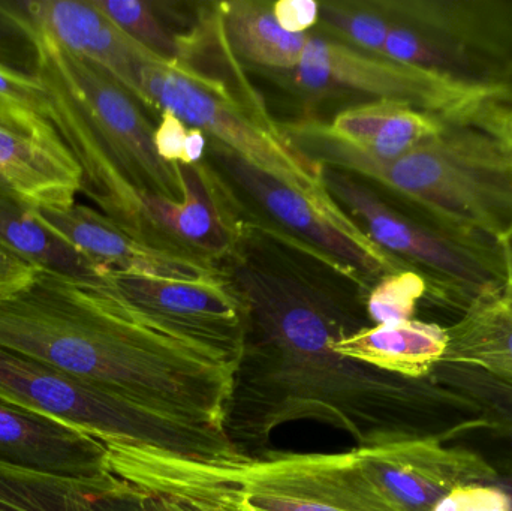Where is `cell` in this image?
<instances>
[{
	"mask_svg": "<svg viewBox=\"0 0 512 511\" xmlns=\"http://www.w3.org/2000/svg\"><path fill=\"white\" fill-rule=\"evenodd\" d=\"M297 243L251 224L225 275L246 308L225 432L239 449H264L276 429L312 420L346 432L357 449L427 437L441 392L334 351L367 326L366 294L342 288L295 257ZM358 288V287H355Z\"/></svg>",
	"mask_w": 512,
	"mask_h": 511,
	"instance_id": "cell-1",
	"label": "cell"
},
{
	"mask_svg": "<svg viewBox=\"0 0 512 511\" xmlns=\"http://www.w3.org/2000/svg\"><path fill=\"white\" fill-rule=\"evenodd\" d=\"M0 348L176 419L222 428L236 366L111 284L39 270L0 297Z\"/></svg>",
	"mask_w": 512,
	"mask_h": 511,
	"instance_id": "cell-2",
	"label": "cell"
},
{
	"mask_svg": "<svg viewBox=\"0 0 512 511\" xmlns=\"http://www.w3.org/2000/svg\"><path fill=\"white\" fill-rule=\"evenodd\" d=\"M33 29L36 77L50 98V122L80 167V192L119 227L149 240L144 203L149 197L183 200L180 164L159 158L155 126L131 92L101 66Z\"/></svg>",
	"mask_w": 512,
	"mask_h": 511,
	"instance_id": "cell-3",
	"label": "cell"
},
{
	"mask_svg": "<svg viewBox=\"0 0 512 511\" xmlns=\"http://www.w3.org/2000/svg\"><path fill=\"white\" fill-rule=\"evenodd\" d=\"M313 164L370 179L426 210L442 230L504 248L512 236V159L472 123L451 122L430 140L391 161L342 143L315 119L279 123Z\"/></svg>",
	"mask_w": 512,
	"mask_h": 511,
	"instance_id": "cell-4",
	"label": "cell"
},
{
	"mask_svg": "<svg viewBox=\"0 0 512 511\" xmlns=\"http://www.w3.org/2000/svg\"><path fill=\"white\" fill-rule=\"evenodd\" d=\"M0 401L56 417L102 443L198 464L248 461L224 429L176 419L0 348Z\"/></svg>",
	"mask_w": 512,
	"mask_h": 511,
	"instance_id": "cell-5",
	"label": "cell"
},
{
	"mask_svg": "<svg viewBox=\"0 0 512 511\" xmlns=\"http://www.w3.org/2000/svg\"><path fill=\"white\" fill-rule=\"evenodd\" d=\"M140 99L143 107L173 111L289 188L327 194L321 165L292 146L243 69L218 75L182 60L149 63L141 68Z\"/></svg>",
	"mask_w": 512,
	"mask_h": 511,
	"instance_id": "cell-6",
	"label": "cell"
},
{
	"mask_svg": "<svg viewBox=\"0 0 512 511\" xmlns=\"http://www.w3.org/2000/svg\"><path fill=\"white\" fill-rule=\"evenodd\" d=\"M282 86L310 99L360 95L406 102L451 122H468L489 99L510 84L468 83L378 54L366 53L330 36L309 33L294 69L270 74Z\"/></svg>",
	"mask_w": 512,
	"mask_h": 511,
	"instance_id": "cell-7",
	"label": "cell"
},
{
	"mask_svg": "<svg viewBox=\"0 0 512 511\" xmlns=\"http://www.w3.org/2000/svg\"><path fill=\"white\" fill-rule=\"evenodd\" d=\"M336 203L388 254L418 270L435 293H453L468 305L484 288L504 279V249L469 242L442 228L421 224L385 203L357 177L321 167Z\"/></svg>",
	"mask_w": 512,
	"mask_h": 511,
	"instance_id": "cell-8",
	"label": "cell"
},
{
	"mask_svg": "<svg viewBox=\"0 0 512 511\" xmlns=\"http://www.w3.org/2000/svg\"><path fill=\"white\" fill-rule=\"evenodd\" d=\"M210 150L225 177L277 225V231L318 255L366 293L379 279L408 267L379 248L330 192L303 194L216 141Z\"/></svg>",
	"mask_w": 512,
	"mask_h": 511,
	"instance_id": "cell-9",
	"label": "cell"
},
{
	"mask_svg": "<svg viewBox=\"0 0 512 511\" xmlns=\"http://www.w3.org/2000/svg\"><path fill=\"white\" fill-rule=\"evenodd\" d=\"M236 489L249 511H394L346 453L268 452L242 464H198Z\"/></svg>",
	"mask_w": 512,
	"mask_h": 511,
	"instance_id": "cell-10",
	"label": "cell"
},
{
	"mask_svg": "<svg viewBox=\"0 0 512 511\" xmlns=\"http://www.w3.org/2000/svg\"><path fill=\"white\" fill-rule=\"evenodd\" d=\"M354 450L361 470L394 511H433L459 486L499 479L483 456L445 446L442 435L402 438Z\"/></svg>",
	"mask_w": 512,
	"mask_h": 511,
	"instance_id": "cell-11",
	"label": "cell"
},
{
	"mask_svg": "<svg viewBox=\"0 0 512 511\" xmlns=\"http://www.w3.org/2000/svg\"><path fill=\"white\" fill-rule=\"evenodd\" d=\"M182 201L149 197L144 203L150 242L209 263L225 261L245 233L249 219L240 218L230 189L209 165L180 164Z\"/></svg>",
	"mask_w": 512,
	"mask_h": 511,
	"instance_id": "cell-12",
	"label": "cell"
},
{
	"mask_svg": "<svg viewBox=\"0 0 512 511\" xmlns=\"http://www.w3.org/2000/svg\"><path fill=\"white\" fill-rule=\"evenodd\" d=\"M36 212L45 224L107 273L198 281L222 272L218 264L141 239L84 204Z\"/></svg>",
	"mask_w": 512,
	"mask_h": 511,
	"instance_id": "cell-13",
	"label": "cell"
},
{
	"mask_svg": "<svg viewBox=\"0 0 512 511\" xmlns=\"http://www.w3.org/2000/svg\"><path fill=\"white\" fill-rule=\"evenodd\" d=\"M0 176L36 209L75 204L81 171L53 123L38 114L0 108Z\"/></svg>",
	"mask_w": 512,
	"mask_h": 511,
	"instance_id": "cell-14",
	"label": "cell"
},
{
	"mask_svg": "<svg viewBox=\"0 0 512 511\" xmlns=\"http://www.w3.org/2000/svg\"><path fill=\"white\" fill-rule=\"evenodd\" d=\"M36 29L65 50L96 63L138 101L140 72L149 63L165 62L126 35L93 0H17Z\"/></svg>",
	"mask_w": 512,
	"mask_h": 511,
	"instance_id": "cell-15",
	"label": "cell"
},
{
	"mask_svg": "<svg viewBox=\"0 0 512 511\" xmlns=\"http://www.w3.org/2000/svg\"><path fill=\"white\" fill-rule=\"evenodd\" d=\"M393 21L444 36L471 57L487 80L512 78V2L483 0H379Z\"/></svg>",
	"mask_w": 512,
	"mask_h": 511,
	"instance_id": "cell-16",
	"label": "cell"
},
{
	"mask_svg": "<svg viewBox=\"0 0 512 511\" xmlns=\"http://www.w3.org/2000/svg\"><path fill=\"white\" fill-rule=\"evenodd\" d=\"M0 461L53 476L111 473L104 443L56 417L0 401Z\"/></svg>",
	"mask_w": 512,
	"mask_h": 511,
	"instance_id": "cell-17",
	"label": "cell"
},
{
	"mask_svg": "<svg viewBox=\"0 0 512 511\" xmlns=\"http://www.w3.org/2000/svg\"><path fill=\"white\" fill-rule=\"evenodd\" d=\"M104 446L111 473L143 492V511H249L233 486L210 479L197 462Z\"/></svg>",
	"mask_w": 512,
	"mask_h": 511,
	"instance_id": "cell-18",
	"label": "cell"
},
{
	"mask_svg": "<svg viewBox=\"0 0 512 511\" xmlns=\"http://www.w3.org/2000/svg\"><path fill=\"white\" fill-rule=\"evenodd\" d=\"M0 511H143V492L113 473L74 479L0 461Z\"/></svg>",
	"mask_w": 512,
	"mask_h": 511,
	"instance_id": "cell-19",
	"label": "cell"
},
{
	"mask_svg": "<svg viewBox=\"0 0 512 511\" xmlns=\"http://www.w3.org/2000/svg\"><path fill=\"white\" fill-rule=\"evenodd\" d=\"M447 333L441 365L477 369L512 386V266L508 261L504 279L480 291Z\"/></svg>",
	"mask_w": 512,
	"mask_h": 511,
	"instance_id": "cell-20",
	"label": "cell"
},
{
	"mask_svg": "<svg viewBox=\"0 0 512 511\" xmlns=\"http://www.w3.org/2000/svg\"><path fill=\"white\" fill-rule=\"evenodd\" d=\"M447 119L406 102L375 99L340 111L327 129L334 138L381 161H391L438 135Z\"/></svg>",
	"mask_w": 512,
	"mask_h": 511,
	"instance_id": "cell-21",
	"label": "cell"
},
{
	"mask_svg": "<svg viewBox=\"0 0 512 511\" xmlns=\"http://www.w3.org/2000/svg\"><path fill=\"white\" fill-rule=\"evenodd\" d=\"M447 327L420 320L364 327L333 345L336 353L378 371L424 380L441 365L447 351Z\"/></svg>",
	"mask_w": 512,
	"mask_h": 511,
	"instance_id": "cell-22",
	"label": "cell"
},
{
	"mask_svg": "<svg viewBox=\"0 0 512 511\" xmlns=\"http://www.w3.org/2000/svg\"><path fill=\"white\" fill-rule=\"evenodd\" d=\"M0 245L26 263L56 275L96 284L110 281V273L87 260L39 218L36 207L18 197L0 195Z\"/></svg>",
	"mask_w": 512,
	"mask_h": 511,
	"instance_id": "cell-23",
	"label": "cell"
},
{
	"mask_svg": "<svg viewBox=\"0 0 512 511\" xmlns=\"http://www.w3.org/2000/svg\"><path fill=\"white\" fill-rule=\"evenodd\" d=\"M225 38L240 62L273 74L289 71L300 62L309 33L297 35L280 27L273 3L233 0L218 3Z\"/></svg>",
	"mask_w": 512,
	"mask_h": 511,
	"instance_id": "cell-24",
	"label": "cell"
},
{
	"mask_svg": "<svg viewBox=\"0 0 512 511\" xmlns=\"http://www.w3.org/2000/svg\"><path fill=\"white\" fill-rule=\"evenodd\" d=\"M319 24L330 33V38L382 56L393 20L379 0H340L319 2Z\"/></svg>",
	"mask_w": 512,
	"mask_h": 511,
	"instance_id": "cell-25",
	"label": "cell"
},
{
	"mask_svg": "<svg viewBox=\"0 0 512 511\" xmlns=\"http://www.w3.org/2000/svg\"><path fill=\"white\" fill-rule=\"evenodd\" d=\"M126 35L143 45L165 62H176L182 56L183 33L170 29L162 17L161 5L146 0H93Z\"/></svg>",
	"mask_w": 512,
	"mask_h": 511,
	"instance_id": "cell-26",
	"label": "cell"
},
{
	"mask_svg": "<svg viewBox=\"0 0 512 511\" xmlns=\"http://www.w3.org/2000/svg\"><path fill=\"white\" fill-rule=\"evenodd\" d=\"M427 291L429 281L411 267L384 276L370 288L364 300L367 318L375 326L414 320L418 302Z\"/></svg>",
	"mask_w": 512,
	"mask_h": 511,
	"instance_id": "cell-27",
	"label": "cell"
},
{
	"mask_svg": "<svg viewBox=\"0 0 512 511\" xmlns=\"http://www.w3.org/2000/svg\"><path fill=\"white\" fill-rule=\"evenodd\" d=\"M0 66L36 77L39 48L35 29L17 0H0Z\"/></svg>",
	"mask_w": 512,
	"mask_h": 511,
	"instance_id": "cell-28",
	"label": "cell"
},
{
	"mask_svg": "<svg viewBox=\"0 0 512 511\" xmlns=\"http://www.w3.org/2000/svg\"><path fill=\"white\" fill-rule=\"evenodd\" d=\"M0 108L27 111L50 120V98L38 77L0 66Z\"/></svg>",
	"mask_w": 512,
	"mask_h": 511,
	"instance_id": "cell-29",
	"label": "cell"
},
{
	"mask_svg": "<svg viewBox=\"0 0 512 511\" xmlns=\"http://www.w3.org/2000/svg\"><path fill=\"white\" fill-rule=\"evenodd\" d=\"M433 511H510V498L496 483H472L453 489Z\"/></svg>",
	"mask_w": 512,
	"mask_h": 511,
	"instance_id": "cell-30",
	"label": "cell"
},
{
	"mask_svg": "<svg viewBox=\"0 0 512 511\" xmlns=\"http://www.w3.org/2000/svg\"><path fill=\"white\" fill-rule=\"evenodd\" d=\"M477 128L499 141L512 159V89L489 99L471 119Z\"/></svg>",
	"mask_w": 512,
	"mask_h": 511,
	"instance_id": "cell-31",
	"label": "cell"
},
{
	"mask_svg": "<svg viewBox=\"0 0 512 511\" xmlns=\"http://www.w3.org/2000/svg\"><path fill=\"white\" fill-rule=\"evenodd\" d=\"M189 129L191 128L173 111H161V122L155 128L153 143L162 161L167 164H182Z\"/></svg>",
	"mask_w": 512,
	"mask_h": 511,
	"instance_id": "cell-32",
	"label": "cell"
},
{
	"mask_svg": "<svg viewBox=\"0 0 512 511\" xmlns=\"http://www.w3.org/2000/svg\"><path fill=\"white\" fill-rule=\"evenodd\" d=\"M277 23L289 33L304 35L319 24V2L315 0H277L273 3Z\"/></svg>",
	"mask_w": 512,
	"mask_h": 511,
	"instance_id": "cell-33",
	"label": "cell"
},
{
	"mask_svg": "<svg viewBox=\"0 0 512 511\" xmlns=\"http://www.w3.org/2000/svg\"><path fill=\"white\" fill-rule=\"evenodd\" d=\"M39 270L0 245V297L23 290L33 282Z\"/></svg>",
	"mask_w": 512,
	"mask_h": 511,
	"instance_id": "cell-34",
	"label": "cell"
},
{
	"mask_svg": "<svg viewBox=\"0 0 512 511\" xmlns=\"http://www.w3.org/2000/svg\"><path fill=\"white\" fill-rule=\"evenodd\" d=\"M207 149V135L201 129H189L185 144V159L183 165H197L203 162Z\"/></svg>",
	"mask_w": 512,
	"mask_h": 511,
	"instance_id": "cell-35",
	"label": "cell"
},
{
	"mask_svg": "<svg viewBox=\"0 0 512 511\" xmlns=\"http://www.w3.org/2000/svg\"><path fill=\"white\" fill-rule=\"evenodd\" d=\"M496 485L501 486L505 492H507L508 498H510V511H512V476L510 477H501L496 480Z\"/></svg>",
	"mask_w": 512,
	"mask_h": 511,
	"instance_id": "cell-36",
	"label": "cell"
},
{
	"mask_svg": "<svg viewBox=\"0 0 512 511\" xmlns=\"http://www.w3.org/2000/svg\"><path fill=\"white\" fill-rule=\"evenodd\" d=\"M0 195H8V197H18V195L15 194L14 189H12L11 186H9V183L6 182V180L3 179L2 176H0Z\"/></svg>",
	"mask_w": 512,
	"mask_h": 511,
	"instance_id": "cell-37",
	"label": "cell"
},
{
	"mask_svg": "<svg viewBox=\"0 0 512 511\" xmlns=\"http://www.w3.org/2000/svg\"><path fill=\"white\" fill-rule=\"evenodd\" d=\"M502 249H504L505 258H507L508 263L512 266V236L510 237V240L505 243L504 248Z\"/></svg>",
	"mask_w": 512,
	"mask_h": 511,
	"instance_id": "cell-38",
	"label": "cell"
}]
</instances>
